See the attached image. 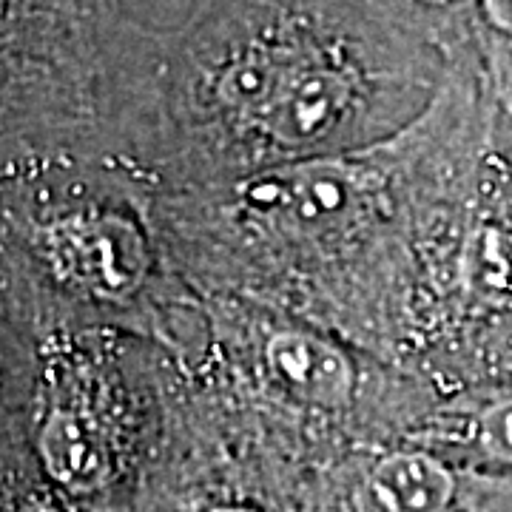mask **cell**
I'll use <instances>...</instances> for the list:
<instances>
[{"mask_svg": "<svg viewBox=\"0 0 512 512\" xmlns=\"http://www.w3.org/2000/svg\"><path fill=\"white\" fill-rule=\"evenodd\" d=\"M57 268L103 296L128 293L146 268L143 242L117 217H72L52 234Z\"/></svg>", "mask_w": 512, "mask_h": 512, "instance_id": "cell-1", "label": "cell"}, {"mask_svg": "<svg viewBox=\"0 0 512 512\" xmlns=\"http://www.w3.org/2000/svg\"><path fill=\"white\" fill-rule=\"evenodd\" d=\"M37 453L49 478L74 501L97 498L114 481V458L100 427L72 410L52 413Z\"/></svg>", "mask_w": 512, "mask_h": 512, "instance_id": "cell-2", "label": "cell"}, {"mask_svg": "<svg viewBox=\"0 0 512 512\" xmlns=\"http://www.w3.org/2000/svg\"><path fill=\"white\" fill-rule=\"evenodd\" d=\"M387 26L416 43L441 46L456 60L478 46V0H359Z\"/></svg>", "mask_w": 512, "mask_h": 512, "instance_id": "cell-3", "label": "cell"}, {"mask_svg": "<svg viewBox=\"0 0 512 512\" xmlns=\"http://www.w3.org/2000/svg\"><path fill=\"white\" fill-rule=\"evenodd\" d=\"M268 365L279 382L308 402H348L353 376L345 356L313 336L276 333L268 342Z\"/></svg>", "mask_w": 512, "mask_h": 512, "instance_id": "cell-4", "label": "cell"}, {"mask_svg": "<svg viewBox=\"0 0 512 512\" xmlns=\"http://www.w3.org/2000/svg\"><path fill=\"white\" fill-rule=\"evenodd\" d=\"M478 46L493 97L512 117V0H478Z\"/></svg>", "mask_w": 512, "mask_h": 512, "instance_id": "cell-5", "label": "cell"}, {"mask_svg": "<svg viewBox=\"0 0 512 512\" xmlns=\"http://www.w3.org/2000/svg\"><path fill=\"white\" fill-rule=\"evenodd\" d=\"M117 3L131 23L154 26L165 32H180L214 6V0H117Z\"/></svg>", "mask_w": 512, "mask_h": 512, "instance_id": "cell-6", "label": "cell"}, {"mask_svg": "<svg viewBox=\"0 0 512 512\" xmlns=\"http://www.w3.org/2000/svg\"><path fill=\"white\" fill-rule=\"evenodd\" d=\"M9 512H60V507H57L49 495L29 493V495H18V498H15V504L9 507Z\"/></svg>", "mask_w": 512, "mask_h": 512, "instance_id": "cell-7", "label": "cell"}]
</instances>
